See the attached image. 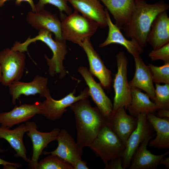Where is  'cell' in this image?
Wrapping results in <instances>:
<instances>
[{"label":"cell","instance_id":"obj_10","mask_svg":"<svg viewBox=\"0 0 169 169\" xmlns=\"http://www.w3.org/2000/svg\"><path fill=\"white\" fill-rule=\"evenodd\" d=\"M137 117L128 115L124 107L113 110L105 118L106 125L125 145L129 136L136 128Z\"/></svg>","mask_w":169,"mask_h":169},{"label":"cell","instance_id":"obj_29","mask_svg":"<svg viewBox=\"0 0 169 169\" xmlns=\"http://www.w3.org/2000/svg\"><path fill=\"white\" fill-rule=\"evenodd\" d=\"M147 66L151 73L153 82L169 84V63H164L160 66L151 64H149Z\"/></svg>","mask_w":169,"mask_h":169},{"label":"cell","instance_id":"obj_33","mask_svg":"<svg viewBox=\"0 0 169 169\" xmlns=\"http://www.w3.org/2000/svg\"><path fill=\"white\" fill-rule=\"evenodd\" d=\"M11 0H0V8L3 7L5 4L6 2L8 1ZM15 4L18 5H21V3L23 2H26L28 3L30 5L31 9L32 11L33 12H35V4L33 0H15Z\"/></svg>","mask_w":169,"mask_h":169},{"label":"cell","instance_id":"obj_14","mask_svg":"<svg viewBox=\"0 0 169 169\" xmlns=\"http://www.w3.org/2000/svg\"><path fill=\"white\" fill-rule=\"evenodd\" d=\"M89 61V70L91 74L96 77L104 88H109L112 82L111 72L105 65L99 55L94 49L90 39L84 40L81 44Z\"/></svg>","mask_w":169,"mask_h":169},{"label":"cell","instance_id":"obj_13","mask_svg":"<svg viewBox=\"0 0 169 169\" xmlns=\"http://www.w3.org/2000/svg\"><path fill=\"white\" fill-rule=\"evenodd\" d=\"M78 71L88 87L90 96L103 115L106 118L113 110V104L110 100L105 94L101 84L95 81L87 68L80 66Z\"/></svg>","mask_w":169,"mask_h":169},{"label":"cell","instance_id":"obj_5","mask_svg":"<svg viewBox=\"0 0 169 169\" xmlns=\"http://www.w3.org/2000/svg\"><path fill=\"white\" fill-rule=\"evenodd\" d=\"M89 147L105 166L110 161L122 156L125 145L105 124Z\"/></svg>","mask_w":169,"mask_h":169},{"label":"cell","instance_id":"obj_24","mask_svg":"<svg viewBox=\"0 0 169 169\" xmlns=\"http://www.w3.org/2000/svg\"><path fill=\"white\" fill-rule=\"evenodd\" d=\"M146 118L156 132V136L149 141V146L165 149L169 148V118H161L147 113Z\"/></svg>","mask_w":169,"mask_h":169},{"label":"cell","instance_id":"obj_18","mask_svg":"<svg viewBox=\"0 0 169 169\" xmlns=\"http://www.w3.org/2000/svg\"><path fill=\"white\" fill-rule=\"evenodd\" d=\"M105 10L109 31L107 38L99 45V47L103 48L111 44H116L124 47L133 57L140 55L143 51V48L135 41L126 39L121 33L120 29L112 22L107 9L105 8Z\"/></svg>","mask_w":169,"mask_h":169},{"label":"cell","instance_id":"obj_6","mask_svg":"<svg viewBox=\"0 0 169 169\" xmlns=\"http://www.w3.org/2000/svg\"><path fill=\"white\" fill-rule=\"evenodd\" d=\"M116 59L117 71L113 82V110L122 107L127 109L131 100V88L127 79V58L124 52L120 51L116 55Z\"/></svg>","mask_w":169,"mask_h":169},{"label":"cell","instance_id":"obj_12","mask_svg":"<svg viewBox=\"0 0 169 169\" xmlns=\"http://www.w3.org/2000/svg\"><path fill=\"white\" fill-rule=\"evenodd\" d=\"M56 140L58 142L57 148L51 152H43L44 154L57 155L73 166L77 161L82 159L83 148L79 146L66 130L63 129L60 130Z\"/></svg>","mask_w":169,"mask_h":169},{"label":"cell","instance_id":"obj_23","mask_svg":"<svg viewBox=\"0 0 169 169\" xmlns=\"http://www.w3.org/2000/svg\"><path fill=\"white\" fill-rule=\"evenodd\" d=\"M9 129L0 127V138L4 139L8 142L16 152V157H20L29 163L30 160L27 156V149L23 141L24 134L28 131L27 126L23 124L13 130Z\"/></svg>","mask_w":169,"mask_h":169},{"label":"cell","instance_id":"obj_21","mask_svg":"<svg viewBox=\"0 0 169 169\" xmlns=\"http://www.w3.org/2000/svg\"><path fill=\"white\" fill-rule=\"evenodd\" d=\"M134 58L135 73L133 78L129 82L130 86L131 87H135L144 91L154 102L155 88L151 71L148 66L144 63L140 55Z\"/></svg>","mask_w":169,"mask_h":169},{"label":"cell","instance_id":"obj_7","mask_svg":"<svg viewBox=\"0 0 169 169\" xmlns=\"http://www.w3.org/2000/svg\"><path fill=\"white\" fill-rule=\"evenodd\" d=\"M24 52L7 48L0 51V65L3 85L8 86L22 78L25 64Z\"/></svg>","mask_w":169,"mask_h":169},{"label":"cell","instance_id":"obj_31","mask_svg":"<svg viewBox=\"0 0 169 169\" xmlns=\"http://www.w3.org/2000/svg\"><path fill=\"white\" fill-rule=\"evenodd\" d=\"M152 61L161 60L164 63H169V43L156 50H153L149 54Z\"/></svg>","mask_w":169,"mask_h":169},{"label":"cell","instance_id":"obj_15","mask_svg":"<svg viewBox=\"0 0 169 169\" xmlns=\"http://www.w3.org/2000/svg\"><path fill=\"white\" fill-rule=\"evenodd\" d=\"M41 102L24 104L15 106L11 110L0 113L1 126L10 128L16 124L28 121L37 114H41Z\"/></svg>","mask_w":169,"mask_h":169},{"label":"cell","instance_id":"obj_32","mask_svg":"<svg viewBox=\"0 0 169 169\" xmlns=\"http://www.w3.org/2000/svg\"><path fill=\"white\" fill-rule=\"evenodd\" d=\"M106 169H124L122 165V157H118L110 161L105 166Z\"/></svg>","mask_w":169,"mask_h":169},{"label":"cell","instance_id":"obj_2","mask_svg":"<svg viewBox=\"0 0 169 169\" xmlns=\"http://www.w3.org/2000/svg\"><path fill=\"white\" fill-rule=\"evenodd\" d=\"M75 116L76 143L82 148L89 147L105 124V118L97 107H93L87 98L69 107Z\"/></svg>","mask_w":169,"mask_h":169},{"label":"cell","instance_id":"obj_30","mask_svg":"<svg viewBox=\"0 0 169 169\" xmlns=\"http://www.w3.org/2000/svg\"><path fill=\"white\" fill-rule=\"evenodd\" d=\"M68 0H39L35 4V12H39L44 9L46 4H51L57 7L60 14L64 12L67 15L72 13L71 8L68 4Z\"/></svg>","mask_w":169,"mask_h":169},{"label":"cell","instance_id":"obj_22","mask_svg":"<svg viewBox=\"0 0 169 169\" xmlns=\"http://www.w3.org/2000/svg\"><path fill=\"white\" fill-rule=\"evenodd\" d=\"M74 10L96 22L99 27L107 26L105 9L99 0H68Z\"/></svg>","mask_w":169,"mask_h":169},{"label":"cell","instance_id":"obj_8","mask_svg":"<svg viewBox=\"0 0 169 169\" xmlns=\"http://www.w3.org/2000/svg\"><path fill=\"white\" fill-rule=\"evenodd\" d=\"M146 113L142 112L137 117L136 127L128 138L122 156L124 169L128 168L132 159L141 144L147 137L153 134L154 129L146 118Z\"/></svg>","mask_w":169,"mask_h":169},{"label":"cell","instance_id":"obj_20","mask_svg":"<svg viewBox=\"0 0 169 169\" xmlns=\"http://www.w3.org/2000/svg\"><path fill=\"white\" fill-rule=\"evenodd\" d=\"M153 134L145 139L140 145L131 161L129 169H152L159 165L161 160L169 153V151L160 155L152 154L147 149Z\"/></svg>","mask_w":169,"mask_h":169},{"label":"cell","instance_id":"obj_16","mask_svg":"<svg viewBox=\"0 0 169 169\" xmlns=\"http://www.w3.org/2000/svg\"><path fill=\"white\" fill-rule=\"evenodd\" d=\"M48 80L47 78L37 75L30 82H13L8 86L13 103L15 104L16 100L22 95L28 96L39 94L40 97L45 98L50 93L47 86Z\"/></svg>","mask_w":169,"mask_h":169},{"label":"cell","instance_id":"obj_1","mask_svg":"<svg viewBox=\"0 0 169 169\" xmlns=\"http://www.w3.org/2000/svg\"><path fill=\"white\" fill-rule=\"evenodd\" d=\"M169 8L168 3L163 0L149 4L145 0H135L130 19L121 28L124 36L135 41L143 48L147 45V37L154 19L159 13Z\"/></svg>","mask_w":169,"mask_h":169},{"label":"cell","instance_id":"obj_27","mask_svg":"<svg viewBox=\"0 0 169 169\" xmlns=\"http://www.w3.org/2000/svg\"><path fill=\"white\" fill-rule=\"evenodd\" d=\"M35 169H74L69 163L57 155L51 154L38 162Z\"/></svg>","mask_w":169,"mask_h":169},{"label":"cell","instance_id":"obj_35","mask_svg":"<svg viewBox=\"0 0 169 169\" xmlns=\"http://www.w3.org/2000/svg\"><path fill=\"white\" fill-rule=\"evenodd\" d=\"M4 151L2 150L0 147V151L3 152ZM0 165H2L4 167L8 165H13L16 166L17 168L21 167V165L19 163L10 162L5 161L0 158Z\"/></svg>","mask_w":169,"mask_h":169},{"label":"cell","instance_id":"obj_19","mask_svg":"<svg viewBox=\"0 0 169 169\" xmlns=\"http://www.w3.org/2000/svg\"><path fill=\"white\" fill-rule=\"evenodd\" d=\"M147 42L151 45L153 50L169 43V18L167 11L159 13L154 19Z\"/></svg>","mask_w":169,"mask_h":169},{"label":"cell","instance_id":"obj_17","mask_svg":"<svg viewBox=\"0 0 169 169\" xmlns=\"http://www.w3.org/2000/svg\"><path fill=\"white\" fill-rule=\"evenodd\" d=\"M28 23L36 29L47 30L54 33L55 39H63L62 36L61 21L55 14L44 9L38 12H29L26 17Z\"/></svg>","mask_w":169,"mask_h":169},{"label":"cell","instance_id":"obj_25","mask_svg":"<svg viewBox=\"0 0 169 169\" xmlns=\"http://www.w3.org/2000/svg\"><path fill=\"white\" fill-rule=\"evenodd\" d=\"M113 17L115 25L120 29L129 21L135 0H99Z\"/></svg>","mask_w":169,"mask_h":169},{"label":"cell","instance_id":"obj_4","mask_svg":"<svg viewBox=\"0 0 169 169\" xmlns=\"http://www.w3.org/2000/svg\"><path fill=\"white\" fill-rule=\"evenodd\" d=\"M60 18L63 39L80 46L84 40L90 39L99 27L96 22L75 10L68 16L60 14Z\"/></svg>","mask_w":169,"mask_h":169},{"label":"cell","instance_id":"obj_28","mask_svg":"<svg viewBox=\"0 0 169 169\" xmlns=\"http://www.w3.org/2000/svg\"><path fill=\"white\" fill-rule=\"evenodd\" d=\"M155 84L154 102L158 110L169 109V84Z\"/></svg>","mask_w":169,"mask_h":169},{"label":"cell","instance_id":"obj_38","mask_svg":"<svg viewBox=\"0 0 169 169\" xmlns=\"http://www.w3.org/2000/svg\"><path fill=\"white\" fill-rule=\"evenodd\" d=\"M2 80V74L0 65V83H1Z\"/></svg>","mask_w":169,"mask_h":169},{"label":"cell","instance_id":"obj_11","mask_svg":"<svg viewBox=\"0 0 169 169\" xmlns=\"http://www.w3.org/2000/svg\"><path fill=\"white\" fill-rule=\"evenodd\" d=\"M25 124L28 129L27 134L33 144V153L29 166L31 168L35 169L43 150L50 142L56 140L60 130L56 128L49 132H44L38 130L37 125L34 122L28 121Z\"/></svg>","mask_w":169,"mask_h":169},{"label":"cell","instance_id":"obj_37","mask_svg":"<svg viewBox=\"0 0 169 169\" xmlns=\"http://www.w3.org/2000/svg\"><path fill=\"white\" fill-rule=\"evenodd\" d=\"M159 164L164 165L165 168L169 169V157L164 156L160 160Z\"/></svg>","mask_w":169,"mask_h":169},{"label":"cell","instance_id":"obj_36","mask_svg":"<svg viewBox=\"0 0 169 169\" xmlns=\"http://www.w3.org/2000/svg\"><path fill=\"white\" fill-rule=\"evenodd\" d=\"M157 116L161 118H169V109H159Z\"/></svg>","mask_w":169,"mask_h":169},{"label":"cell","instance_id":"obj_34","mask_svg":"<svg viewBox=\"0 0 169 169\" xmlns=\"http://www.w3.org/2000/svg\"><path fill=\"white\" fill-rule=\"evenodd\" d=\"M74 169H88L87 163L82 159L77 161L73 166Z\"/></svg>","mask_w":169,"mask_h":169},{"label":"cell","instance_id":"obj_3","mask_svg":"<svg viewBox=\"0 0 169 169\" xmlns=\"http://www.w3.org/2000/svg\"><path fill=\"white\" fill-rule=\"evenodd\" d=\"M52 35L51 32L42 29L39 31L36 36L32 38L29 37L23 43L16 41L11 49L13 50L24 52L27 51L28 46L33 42L39 40L44 43L51 50L53 54L51 59L46 55L44 56L49 66V74L51 77L58 75L59 79H61L67 73L63 64L67 53L66 41L64 39H54Z\"/></svg>","mask_w":169,"mask_h":169},{"label":"cell","instance_id":"obj_9","mask_svg":"<svg viewBox=\"0 0 169 169\" xmlns=\"http://www.w3.org/2000/svg\"><path fill=\"white\" fill-rule=\"evenodd\" d=\"M75 90L59 100H55L50 93L46 95V100L41 102V114L51 121L61 118L67 110V108L73 104L81 100L88 98L89 96L88 88H85L80 94L75 96Z\"/></svg>","mask_w":169,"mask_h":169},{"label":"cell","instance_id":"obj_26","mask_svg":"<svg viewBox=\"0 0 169 169\" xmlns=\"http://www.w3.org/2000/svg\"><path fill=\"white\" fill-rule=\"evenodd\" d=\"M131 88V100L127 109L130 115L137 117L142 112L153 114L158 110L155 103L149 96L135 87Z\"/></svg>","mask_w":169,"mask_h":169}]
</instances>
